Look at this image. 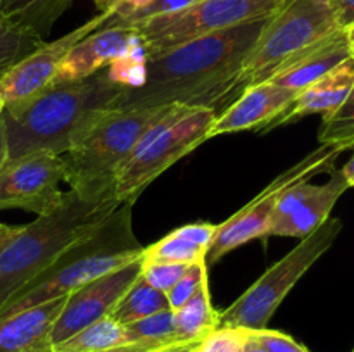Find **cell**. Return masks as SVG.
Segmentation results:
<instances>
[{
    "label": "cell",
    "mask_w": 354,
    "mask_h": 352,
    "mask_svg": "<svg viewBox=\"0 0 354 352\" xmlns=\"http://www.w3.org/2000/svg\"><path fill=\"white\" fill-rule=\"evenodd\" d=\"M268 17L216 31L147 59L144 83L137 88L121 90L111 107L187 106L214 109L237 88L245 57Z\"/></svg>",
    "instance_id": "cell-1"
},
{
    "label": "cell",
    "mask_w": 354,
    "mask_h": 352,
    "mask_svg": "<svg viewBox=\"0 0 354 352\" xmlns=\"http://www.w3.org/2000/svg\"><path fill=\"white\" fill-rule=\"evenodd\" d=\"M121 90L106 68L88 78L52 83L23 102L6 106L2 121L9 159L35 152L62 155L100 110L113 106Z\"/></svg>",
    "instance_id": "cell-2"
},
{
    "label": "cell",
    "mask_w": 354,
    "mask_h": 352,
    "mask_svg": "<svg viewBox=\"0 0 354 352\" xmlns=\"http://www.w3.org/2000/svg\"><path fill=\"white\" fill-rule=\"evenodd\" d=\"M133 204L123 202L93 230L73 242L47 269L14 293L0 316L66 297L73 290L142 257L144 245L131 223Z\"/></svg>",
    "instance_id": "cell-3"
},
{
    "label": "cell",
    "mask_w": 354,
    "mask_h": 352,
    "mask_svg": "<svg viewBox=\"0 0 354 352\" xmlns=\"http://www.w3.org/2000/svg\"><path fill=\"white\" fill-rule=\"evenodd\" d=\"M118 206L114 199L85 200L69 190L55 209L21 226L0 252V309Z\"/></svg>",
    "instance_id": "cell-4"
},
{
    "label": "cell",
    "mask_w": 354,
    "mask_h": 352,
    "mask_svg": "<svg viewBox=\"0 0 354 352\" xmlns=\"http://www.w3.org/2000/svg\"><path fill=\"white\" fill-rule=\"evenodd\" d=\"M169 107H107L100 110L62 155L64 182L69 188L85 200L114 199V182L120 168L145 131L161 119Z\"/></svg>",
    "instance_id": "cell-5"
},
{
    "label": "cell",
    "mask_w": 354,
    "mask_h": 352,
    "mask_svg": "<svg viewBox=\"0 0 354 352\" xmlns=\"http://www.w3.org/2000/svg\"><path fill=\"white\" fill-rule=\"evenodd\" d=\"M216 116V110L207 107H169L145 131L120 168L114 182V199L120 204H133L158 176L207 140Z\"/></svg>",
    "instance_id": "cell-6"
},
{
    "label": "cell",
    "mask_w": 354,
    "mask_h": 352,
    "mask_svg": "<svg viewBox=\"0 0 354 352\" xmlns=\"http://www.w3.org/2000/svg\"><path fill=\"white\" fill-rule=\"evenodd\" d=\"M339 30L328 0H286L256 38L234 93L270 79L286 62Z\"/></svg>",
    "instance_id": "cell-7"
},
{
    "label": "cell",
    "mask_w": 354,
    "mask_h": 352,
    "mask_svg": "<svg viewBox=\"0 0 354 352\" xmlns=\"http://www.w3.org/2000/svg\"><path fill=\"white\" fill-rule=\"evenodd\" d=\"M342 230V221L328 217L320 228L301 238L287 255L259 276L232 306L220 313V326L263 330L279 309L287 293L308 273V269L332 247Z\"/></svg>",
    "instance_id": "cell-8"
},
{
    "label": "cell",
    "mask_w": 354,
    "mask_h": 352,
    "mask_svg": "<svg viewBox=\"0 0 354 352\" xmlns=\"http://www.w3.org/2000/svg\"><path fill=\"white\" fill-rule=\"evenodd\" d=\"M286 0H197L183 9L149 17L137 30L147 57H158L216 31L268 17Z\"/></svg>",
    "instance_id": "cell-9"
},
{
    "label": "cell",
    "mask_w": 354,
    "mask_h": 352,
    "mask_svg": "<svg viewBox=\"0 0 354 352\" xmlns=\"http://www.w3.org/2000/svg\"><path fill=\"white\" fill-rule=\"evenodd\" d=\"M342 148L337 145H320L315 152L308 154L303 161L294 164L286 173L275 178L259 195L249 204H245L241 211L228 217L225 223L218 224L214 237L211 240L209 251H207L206 264L220 261L228 252L235 251L241 245L256 238H266L270 221L275 213L277 202L286 188L299 182H308L315 175L320 173H330L335 169V161L342 154Z\"/></svg>",
    "instance_id": "cell-10"
},
{
    "label": "cell",
    "mask_w": 354,
    "mask_h": 352,
    "mask_svg": "<svg viewBox=\"0 0 354 352\" xmlns=\"http://www.w3.org/2000/svg\"><path fill=\"white\" fill-rule=\"evenodd\" d=\"M64 159L50 152H35L9 159L0 168V211L24 209L47 214L59 206L64 193Z\"/></svg>",
    "instance_id": "cell-11"
},
{
    "label": "cell",
    "mask_w": 354,
    "mask_h": 352,
    "mask_svg": "<svg viewBox=\"0 0 354 352\" xmlns=\"http://www.w3.org/2000/svg\"><path fill=\"white\" fill-rule=\"evenodd\" d=\"M346 190L349 185L341 169L330 171V178L322 185L310 179L294 183L280 195L266 237H308L330 217Z\"/></svg>",
    "instance_id": "cell-12"
},
{
    "label": "cell",
    "mask_w": 354,
    "mask_h": 352,
    "mask_svg": "<svg viewBox=\"0 0 354 352\" xmlns=\"http://www.w3.org/2000/svg\"><path fill=\"white\" fill-rule=\"evenodd\" d=\"M107 19H109V14L99 12L64 37L40 43L26 57L7 69L0 76V100L3 102V107L23 102L47 88L68 52L80 40L102 28Z\"/></svg>",
    "instance_id": "cell-13"
},
{
    "label": "cell",
    "mask_w": 354,
    "mask_h": 352,
    "mask_svg": "<svg viewBox=\"0 0 354 352\" xmlns=\"http://www.w3.org/2000/svg\"><path fill=\"white\" fill-rule=\"evenodd\" d=\"M142 268V257L113 273L100 276L66 295L64 307L52 326V344L54 347L68 340L88 324L111 316L118 300L123 297L138 278Z\"/></svg>",
    "instance_id": "cell-14"
},
{
    "label": "cell",
    "mask_w": 354,
    "mask_h": 352,
    "mask_svg": "<svg viewBox=\"0 0 354 352\" xmlns=\"http://www.w3.org/2000/svg\"><path fill=\"white\" fill-rule=\"evenodd\" d=\"M294 99L296 95L292 92L270 79L245 86L235 102L214 117L207 138L244 130L261 131L280 114L286 113Z\"/></svg>",
    "instance_id": "cell-15"
},
{
    "label": "cell",
    "mask_w": 354,
    "mask_h": 352,
    "mask_svg": "<svg viewBox=\"0 0 354 352\" xmlns=\"http://www.w3.org/2000/svg\"><path fill=\"white\" fill-rule=\"evenodd\" d=\"M140 40L133 26H102L80 40L62 59L52 83L76 81L102 71ZM50 83V85H52Z\"/></svg>",
    "instance_id": "cell-16"
},
{
    "label": "cell",
    "mask_w": 354,
    "mask_h": 352,
    "mask_svg": "<svg viewBox=\"0 0 354 352\" xmlns=\"http://www.w3.org/2000/svg\"><path fill=\"white\" fill-rule=\"evenodd\" d=\"M66 297L0 316V352H54L52 326Z\"/></svg>",
    "instance_id": "cell-17"
},
{
    "label": "cell",
    "mask_w": 354,
    "mask_h": 352,
    "mask_svg": "<svg viewBox=\"0 0 354 352\" xmlns=\"http://www.w3.org/2000/svg\"><path fill=\"white\" fill-rule=\"evenodd\" d=\"M354 85V59L348 57L325 72L322 78L308 85L303 92L296 95L289 109L273 119L259 133H268L270 130L283 124L296 123L311 114H322V117L334 113L346 100Z\"/></svg>",
    "instance_id": "cell-18"
},
{
    "label": "cell",
    "mask_w": 354,
    "mask_h": 352,
    "mask_svg": "<svg viewBox=\"0 0 354 352\" xmlns=\"http://www.w3.org/2000/svg\"><path fill=\"white\" fill-rule=\"evenodd\" d=\"M348 57L351 55H349L346 31L339 30L286 62L270 78V81L297 95L308 85L317 81L325 72H328Z\"/></svg>",
    "instance_id": "cell-19"
},
{
    "label": "cell",
    "mask_w": 354,
    "mask_h": 352,
    "mask_svg": "<svg viewBox=\"0 0 354 352\" xmlns=\"http://www.w3.org/2000/svg\"><path fill=\"white\" fill-rule=\"evenodd\" d=\"M214 231L216 224L211 223H192L180 226L156 244L144 247L142 259L183 262V264L206 262Z\"/></svg>",
    "instance_id": "cell-20"
},
{
    "label": "cell",
    "mask_w": 354,
    "mask_h": 352,
    "mask_svg": "<svg viewBox=\"0 0 354 352\" xmlns=\"http://www.w3.org/2000/svg\"><path fill=\"white\" fill-rule=\"evenodd\" d=\"M73 0H0V16L44 38Z\"/></svg>",
    "instance_id": "cell-21"
},
{
    "label": "cell",
    "mask_w": 354,
    "mask_h": 352,
    "mask_svg": "<svg viewBox=\"0 0 354 352\" xmlns=\"http://www.w3.org/2000/svg\"><path fill=\"white\" fill-rule=\"evenodd\" d=\"M173 317L178 338L196 344H199L209 331L220 326V313L211 304L207 282H204L182 307L173 311Z\"/></svg>",
    "instance_id": "cell-22"
},
{
    "label": "cell",
    "mask_w": 354,
    "mask_h": 352,
    "mask_svg": "<svg viewBox=\"0 0 354 352\" xmlns=\"http://www.w3.org/2000/svg\"><path fill=\"white\" fill-rule=\"evenodd\" d=\"M127 344H133L130 340L127 326L118 323L111 316H106L80 330L68 340L55 345L54 352H95Z\"/></svg>",
    "instance_id": "cell-23"
},
{
    "label": "cell",
    "mask_w": 354,
    "mask_h": 352,
    "mask_svg": "<svg viewBox=\"0 0 354 352\" xmlns=\"http://www.w3.org/2000/svg\"><path fill=\"white\" fill-rule=\"evenodd\" d=\"M166 309H169L166 293L152 289V286L138 275V278L131 283L130 289H128L127 292L123 293V297L118 300L113 313H111V317L116 320L118 323L128 324Z\"/></svg>",
    "instance_id": "cell-24"
},
{
    "label": "cell",
    "mask_w": 354,
    "mask_h": 352,
    "mask_svg": "<svg viewBox=\"0 0 354 352\" xmlns=\"http://www.w3.org/2000/svg\"><path fill=\"white\" fill-rule=\"evenodd\" d=\"M318 141L320 145H337L342 150L354 147V85L344 102L322 117Z\"/></svg>",
    "instance_id": "cell-25"
},
{
    "label": "cell",
    "mask_w": 354,
    "mask_h": 352,
    "mask_svg": "<svg viewBox=\"0 0 354 352\" xmlns=\"http://www.w3.org/2000/svg\"><path fill=\"white\" fill-rule=\"evenodd\" d=\"M40 43H44L41 38L0 16V76L33 52Z\"/></svg>",
    "instance_id": "cell-26"
},
{
    "label": "cell",
    "mask_w": 354,
    "mask_h": 352,
    "mask_svg": "<svg viewBox=\"0 0 354 352\" xmlns=\"http://www.w3.org/2000/svg\"><path fill=\"white\" fill-rule=\"evenodd\" d=\"M130 335L131 342H169V340H182L178 338L175 330V317L173 311H159V313L151 314L147 317L133 321V323L124 324ZM185 342V340H182ZM196 344V342H194Z\"/></svg>",
    "instance_id": "cell-27"
},
{
    "label": "cell",
    "mask_w": 354,
    "mask_h": 352,
    "mask_svg": "<svg viewBox=\"0 0 354 352\" xmlns=\"http://www.w3.org/2000/svg\"><path fill=\"white\" fill-rule=\"evenodd\" d=\"M147 52H145L144 43L138 41L137 45L130 48L120 59L111 62L107 66L111 79L123 88H137L144 83L145 69H147Z\"/></svg>",
    "instance_id": "cell-28"
},
{
    "label": "cell",
    "mask_w": 354,
    "mask_h": 352,
    "mask_svg": "<svg viewBox=\"0 0 354 352\" xmlns=\"http://www.w3.org/2000/svg\"><path fill=\"white\" fill-rule=\"evenodd\" d=\"M192 264L183 262H168V261H145L142 259L140 276L159 292L166 293Z\"/></svg>",
    "instance_id": "cell-29"
},
{
    "label": "cell",
    "mask_w": 354,
    "mask_h": 352,
    "mask_svg": "<svg viewBox=\"0 0 354 352\" xmlns=\"http://www.w3.org/2000/svg\"><path fill=\"white\" fill-rule=\"evenodd\" d=\"M248 340L249 330L218 326L196 345L194 352H242Z\"/></svg>",
    "instance_id": "cell-30"
},
{
    "label": "cell",
    "mask_w": 354,
    "mask_h": 352,
    "mask_svg": "<svg viewBox=\"0 0 354 352\" xmlns=\"http://www.w3.org/2000/svg\"><path fill=\"white\" fill-rule=\"evenodd\" d=\"M207 282V264L206 262H196L185 271V275L166 292L169 309L175 311L182 307L194 293L199 290V286Z\"/></svg>",
    "instance_id": "cell-31"
},
{
    "label": "cell",
    "mask_w": 354,
    "mask_h": 352,
    "mask_svg": "<svg viewBox=\"0 0 354 352\" xmlns=\"http://www.w3.org/2000/svg\"><path fill=\"white\" fill-rule=\"evenodd\" d=\"M152 0H93L99 12L109 14V19L104 23V26H116L130 19L135 12L144 9Z\"/></svg>",
    "instance_id": "cell-32"
},
{
    "label": "cell",
    "mask_w": 354,
    "mask_h": 352,
    "mask_svg": "<svg viewBox=\"0 0 354 352\" xmlns=\"http://www.w3.org/2000/svg\"><path fill=\"white\" fill-rule=\"evenodd\" d=\"M251 337L266 352H310L304 345H301L299 342H296L292 337L282 333V331L268 330V328L256 331L251 330Z\"/></svg>",
    "instance_id": "cell-33"
},
{
    "label": "cell",
    "mask_w": 354,
    "mask_h": 352,
    "mask_svg": "<svg viewBox=\"0 0 354 352\" xmlns=\"http://www.w3.org/2000/svg\"><path fill=\"white\" fill-rule=\"evenodd\" d=\"M194 2H197V0H152V2H149L144 9H140L138 12H135L130 19H127L124 23H121V24H124V26H131V24H137V23H140V21L149 19V17H154V16H159V14H168V12H173V10L183 9V7L190 6V3H194Z\"/></svg>",
    "instance_id": "cell-34"
},
{
    "label": "cell",
    "mask_w": 354,
    "mask_h": 352,
    "mask_svg": "<svg viewBox=\"0 0 354 352\" xmlns=\"http://www.w3.org/2000/svg\"><path fill=\"white\" fill-rule=\"evenodd\" d=\"M185 345H197L194 342H182V340H169V342H133V344L120 345L114 349H106V351L95 352H168L173 349L185 347Z\"/></svg>",
    "instance_id": "cell-35"
},
{
    "label": "cell",
    "mask_w": 354,
    "mask_h": 352,
    "mask_svg": "<svg viewBox=\"0 0 354 352\" xmlns=\"http://www.w3.org/2000/svg\"><path fill=\"white\" fill-rule=\"evenodd\" d=\"M328 2L341 30H348L354 24V0H328Z\"/></svg>",
    "instance_id": "cell-36"
},
{
    "label": "cell",
    "mask_w": 354,
    "mask_h": 352,
    "mask_svg": "<svg viewBox=\"0 0 354 352\" xmlns=\"http://www.w3.org/2000/svg\"><path fill=\"white\" fill-rule=\"evenodd\" d=\"M19 228L21 226H9V224L0 223V252H2V248L6 247L10 240H12L14 235L19 231Z\"/></svg>",
    "instance_id": "cell-37"
},
{
    "label": "cell",
    "mask_w": 354,
    "mask_h": 352,
    "mask_svg": "<svg viewBox=\"0 0 354 352\" xmlns=\"http://www.w3.org/2000/svg\"><path fill=\"white\" fill-rule=\"evenodd\" d=\"M9 161V152H7V140H6V128H3L2 116H0V168Z\"/></svg>",
    "instance_id": "cell-38"
},
{
    "label": "cell",
    "mask_w": 354,
    "mask_h": 352,
    "mask_svg": "<svg viewBox=\"0 0 354 352\" xmlns=\"http://www.w3.org/2000/svg\"><path fill=\"white\" fill-rule=\"evenodd\" d=\"M351 150H353V155L349 157V161L342 166L341 171H342V175H344L346 182H348L349 188H354V147L351 148Z\"/></svg>",
    "instance_id": "cell-39"
},
{
    "label": "cell",
    "mask_w": 354,
    "mask_h": 352,
    "mask_svg": "<svg viewBox=\"0 0 354 352\" xmlns=\"http://www.w3.org/2000/svg\"><path fill=\"white\" fill-rule=\"evenodd\" d=\"M242 352H266V351L254 340V338L251 337V330H249V340L248 344L244 345V349H242Z\"/></svg>",
    "instance_id": "cell-40"
},
{
    "label": "cell",
    "mask_w": 354,
    "mask_h": 352,
    "mask_svg": "<svg viewBox=\"0 0 354 352\" xmlns=\"http://www.w3.org/2000/svg\"><path fill=\"white\" fill-rule=\"evenodd\" d=\"M346 31V38H348V47H349V55L354 59V24L348 28Z\"/></svg>",
    "instance_id": "cell-41"
},
{
    "label": "cell",
    "mask_w": 354,
    "mask_h": 352,
    "mask_svg": "<svg viewBox=\"0 0 354 352\" xmlns=\"http://www.w3.org/2000/svg\"><path fill=\"white\" fill-rule=\"evenodd\" d=\"M196 345H185V347H178V349H173V351L168 352H194Z\"/></svg>",
    "instance_id": "cell-42"
},
{
    "label": "cell",
    "mask_w": 354,
    "mask_h": 352,
    "mask_svg": "<svg viewBox=\"0 0 354 352\" xmlns=\"http://www.w3.org/2000/svg\"><path fill=\"white\" fill-rule=\"evenodd\" d=\"M2 110H3V102L0 100V116H2Z\"/></svg>",
    "instance_id": "cell-43"
},
{
    "label": "cell",
    "mask_w": 354,
    "mask_h": 352,
    "mask_svg": "<svg viewBox=\"0 0 354 352\" xmlns=\"http://www.w3.org/2000/svg\"><path fill=\"white\" fill-rule=\"evenodd\" d=\"M353 352H354V351H353Z\"/></svg>",
    "instance_id": "cell-44"
}]
</instances>
